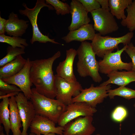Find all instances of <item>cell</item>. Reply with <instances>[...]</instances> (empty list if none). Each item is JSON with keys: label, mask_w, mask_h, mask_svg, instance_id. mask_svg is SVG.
Masks as SVG:
<instances>
[{"label": "cell", "mask_w": 135, "mask_h": 135, "mask_svg": "<svg viewBox=\"0 0 135 135\" xmlns=\"http://www.w3.org/2000/svg\"><path fill=\"white\" fill-rule=\"evenodd\" d=\"M61 55L58 51L47 59L31 61L30 79L40 94L54 99L56 96L55 76L52 68L54 61Z\"/></svg>", "instance_id": "obj_1"}, {"label": "cell", "mask_w": 135, "mask_h": 135, "mask_svg": "<svg viewBox=\"0 0 135 135\" xmlns=\"http://www.w3.org/2000/svg\"><path fill=\"white\" fill-rule=\"evenodd\" d=\"M95 135H101L100 134H97Z\"/></svg>", "instance_id": "obj_39"}, {"label": "cell", "mask_w": 135, "mask_h": 135, "mask_svg": "<svg viewBox=\"0 0 135 135\" xmlns=\"http://www.w3.org/2000/svg\"><path fill=\"white\" fill-rule=\"evenodd\" d=\"M9 108L10 111V121L12 135H21L20 128L22 126L14 96L9 98Z\"/></svg>", "instance_id": "obj_21"}, {"label": "cell", "mask_w": 135, "mask_h": 135, "mask_svg": "<svg viewBox=\"0 0 135 135\" xmlns=\"http://www.w3.org/2000/svg\"><path fill=\"white\" fill-rule=\"evenodd\" d=\"M6 20L2 18L0 16V34H5L6 23Z\"/></svg>", "instance_id": "obj_33"}, {"label": "cell", "mask_w": 135, "mask_h": 135, "mask_svg": "<svg viewBox=\"0 0 135 135\" xmlns=\"http://www.w3.org/2000/svg\"><path fill=\"white\" fill-rule=\"evenodd\" d=\"M76 51L78 59L77 70L79 75L83 78L90 76L94 82H101L102 78L99 74V62L91 43L86 41L81 42Z\"/></svg>", "instance_id": "obj_2"}, {"label": "cell", "mask_w": 135, "mask_h": 135, "mask_svg": "<svg viewBox=\"0 0 135 135\" xmlns=\"http://www.w3.org/2000/svg\"><path fill=\"white\" fill-rule=\"evenodd\" d=\"M108 94L110 99H114L116 96L128 100L135 98V90L124 86H120L113 90L110 89L108 91Z\"/></svg>", "instance_id": "obj_24"}, {"label": "cell", "mask_w": 135, "mask_h": 135, "mask_svg": "<svg viewBox=\"0 0 135 135\" xmlns=\"http://www.w3.org/2000/svg\"><path fill=\"white\" fill-rule=\"evenodd\" d=\"M30 100L34 107L36 115L48 118L55 124L58 123L66 106L59 100L50 98L38 93L35 88L31 89Z\"/></svg>", "instance_id": "obj_3"}, {"label": "cell", "mask_w": 135, "mask_h": 135, "mask_svg": "<svg viewBox=\"0 0 135 135\" xmlns=\"http://www.w3.org/2000/svg\"><path fill=\"white\" fill-rule=\"evenodd\" d=\"M134 35L133 32H130L121 37H113L96 34L91 43L93 50L96 55L103 58L106 54L112 52L116 49H118L119 44L122 43L124 46L130 44Z\"/></svg>", "instance_id": "obj_5"}, {"label": "cell", "mask_w": 135, "mask_h": 135, "mask_svg": "<svg viewBox=\"0 0 135 135\" xmlns=\"http://www.w3.org/2000/svg\"><path fill=\"white\" fill-rule=\"evenodd\" d=\"M31 65V60L28 58L24 66L19 72L11 77L2 79L7 84L18 86L29 100L32 94L31 87L33 85L30 77Z\"/></svg>", "instance_id": "obj_12"}, {"label": "cell", "mask_w": 135, "mask_h": 135, "mask_svg": "<svg viewBox=\"0 0 135 135\" xmlns=\"http://www.w3.org/2000/svg\"><path fill=\"white\" fill-rule=\"evenodd\" d=\"M100 4L102 6V8L110 11L108 0H97Z\"/></svg>", "instance_id": "obj_34"}, {"label": "cell", "mask_w": 135, "mask_h": 135, "mask_svg": "<svg viewBox=\"0 0 135 135\" xmlns=\"http://www.w3.org/2000/svg\"><path fill=\"white\" fill-rule=\"evenodd\" d=\"M74 120L64 127L63 135H91L95 131L92 116H80Z\"/></svg>", "instance_id": "obj_13"}, {"label": "cell", "mask_w": 135, "mask_h": 135, "mask_svg": "<svg viewBox=\"0 0 135 135\" xmlns=\"http://www.w3.org/2000/svg\"><path fill=\"white\" fill-rule=\"evenodd\" d=\"M134 46L132 43L130 42L124 51L132 60V66L131 70L135 72V51L133 48Z\"/></svg>", "instance_id": "obj_32"}, {"label": "cell", "mask_w": 135, "mask_h": 135, "mask_svg": "<svg viewBox=\"0 0 135 135\" xmlns=\"http://www.w3.org/2000/svg\"><path fill=\"white\" fill-rule=\"evenodd\" d=\"M76 55L77 51L74 49L72 48L66 50L65 59L60 62L56 68L57 75L69 82L77 81L73 68L74 60Z\"/></svg>", "instance_id": "obj_16"}, {"label": "cell", "mask_w": 135, "mask_h": 135, "mask_svg": "<svg viewBox=\"0 0 135 135\" xmlns=\"http://www.w3.org/2000/svg\"><path fill=\"white\" fill-rule=\"evenodd\" d=\"M132 2V0H109L110 12L117 19L124 20L126 17L124 10Z\"/></svg>", "instance_id": "obj_22"}, {"label": "cell", "mask_w": 135, "mask_h": 135, "mask_svg": "<svg viewBox=\"0 0 135 135\" xmlns=\"http://www.w3.org/2000/svg\"><path fill=\"white\" fill-rule=\"evenodd\" d=\"M88 13L98 9L100 5L97 0H78Z\"/></svg>", "instance_id": "obj_31"}, {"label": "cell", "mask_w": 135, "mask_h": 135, "mask_svg": "<svg viewBox=\"0 0 135 135\" xmlns=\"http://www.w3.org/2000/svg\"><path fill=\"white\" fill-rule=\"evenodd\" d=\"M107 76L109 78L108 79L100 84L99 86H106L110 84L120 86H125L131 82H135V72L132 70L114 71Z\"/></svg>", "instance_id": "obj_19"}, {"label": "cell", "mask_w": 135, "mask_h": 135, "mask_svg": "<svg viewBox=\"0 0 135 135\" xmlns=\"http://www.w3.org/2000/svg\"><path fill=\"white\" fill-rule=\"evenodd\" d=\"M25 49L8 46L7 48V54L0 60V67L14 60L18 56L25 54Z\"/></svg>", "instance_id": "obj_27"}, {"label": "cell", "mask_w": 135, "mask_h": 135, "mask_svg": "<svg viewBox=\"0 0 135 135\" xmlns=\"http://www.w3.org/2000/svg\"><path fill=\"white\" fill-rule=\"evenodd\" d=\"M0 42L8 44L14 48H25L28 45L25 39L20 37L8 36L5 34H0Z\"/></svg>", "instance_id": "obj_26"}, {"label": "cell", "mask_w": 135, "mask_h": 135, "mask_svg": "<svg viewBox=\"0 0 135 135\" xmlns=\"http://www.w3.org/2000/svg\"><path fill=\"white\" fill-rule=\"evenodd\" d=\"M126 11V17L122 20L121 24L122 26L126 27L130 32H132L135 30V0L127 7Z\"/></svg>", "instance_id": "obj_25"}, {"label": "cell", "mask_w": 135, "mask_h": 135, "mask_svg": "<svg viewBox=\"0 0 135 135\" xmlns=\"http://www.w3.org/2000/svg\"><path fill=\"white\" fill-rule=\"evenodd\" d=\"M133 106L134 107V108H135V102L134 103V104Z\"/></svg>", "instance_id": "obj_37"}, {"label": "cell", "mask_w": 135, "mask_h": 135, "mask_svg": "<svg viewBox=\"0 0 135 135\" xmlns=\"http://www.w3.org/2000/svg\"><path fill=\"white\" fill-rule=\"evenodd\" d=\"M96 34L93 25L88 24L82 26L77 29L70 31L62 39L67 43L74 41L81 42L87 40L92 41Z\"/></svg>", "instance_id": "obj_18"}, {"label": "cell", "mask_w": 135, "mask_h": 135, "mask_svg": "<svg viewBox=\"0 0 135 135\" xmlns=\"http://www.w3.org/2000/svg\"><path fill=\"white\" fill-rule=\"evenodd\" d=\"M97 111L96 108L85 103H72L66 106L65 111L60 116L58 123L59 126L64 127L68 123L78 117L92 116Z\"/></svg>", "instance_id": "obj_10"}, {"label": "cell", "mask_w": 135, "mask_h": 135, "mask_svg": "<svg viewBox=\"0 0 135 135\" xmlns=\"http://www.w3.org/2000/svg\"><path fill=\"white\" fill-rule=\"evenodd\" d=\"M128 112L126 109L122 106L116 107L111 114L112 119L114 121L120 122L123 120L127 116Z\"/></svg>", "instance_id": "obj_30"}, {"label": "cell", "mask_w": 135, "mask_h": 135, "mask_svg": "<svg viewBox=\"0 0 135 135\" xmlns=\"http://www.w3.org/2000/svg\"><path fill=\"white\" fill-rule=\"evenodd\" d=\"M26 61L22 55L0 68V78H10L16 75L23 68Z\"/></svg>", "instance_id": "obj_20"}, {"label": "cell", "mask_w": 135, "mask_h": 135, "mask_svg": "<svg viewBox=\"0 0 135 135\" xmlns=\"http://www.w3.org/2000/svg\"><path fill=\"white\" fill-rule=\"evenodd\" d=\"M70 6L72 21L68 28L70 31L77 29L83 25L89 24L90 20L88 16V13L78 0H72Z\"/></svg>", "instance_id": "obj_15"}, {"label": "cell", "mask_w": 135, "mask_h": 135, "mask_svg": "<svg viewBox=\"0 0 135 135\" xmlns=\"http://www.w3.org/2000/svg\"><path fill=\"white\" fill-rule=\"evenodd\" d=\"M128 45H126L120 50H117L115 52H112L104 55L102 60L98 61L99 72L107 75L114 71L122 70H123L127 71L132 70V62H124L122 60L121 55L126 48Z\"/></svg>", "instance_id": "obj_6"}, {"label": "cell", "mask_w": 135, "mask_h": 135, "mask_svg": "<svg viewBox=\"0 0 135 135\" xmlns=\"http://www.w3.org/2000/svg\"><path fill=\"white\" fill-rule=\"evenodd\" d=\"M55 76L56 99L66 106L72 103V98L78 95L83 89L81 84L77 81H68L57 74Z\"/></svg>", "instance_id": "obj_9"}, {"label": "cell", "mask_w": 135, "mask_h": 135, "mask_svg": "<svg viewBox=\"0 0 135 135\" xmlns=\"http://www.w3.org/2000/svg\"><path fill=\"white\" fill-rule=\"evenodd\" d=\"M56 124L47 118L36 115L30 126V132L36 135H47L50 133L63 135L64 127H56Z\"/></svg>", "instance_id": "obj_14"}, {"label": "cell", "mask_w": 135, "mask_h": 135, "mask_svg": "<svg viewBox=\"0 0 135 135\" xmlns=\"http://www.w3.org/2000/svg\"><path fill=\"white\" fill-rule=\"evenodd\" d=\"M0 103V123L3 125L6 135H9L11 126L10 121V111L8 108L9 98L5 97Z\"/></svg>", "instance_id": "obj_23"}, {"label": "cell", "mask_w": 135, "mask_h": 135, "mask_svg": "<svg viewBox=\"0 0 135 135\" xmlns=\"http://www.w3.org/2000/svg\"><path fill=\"white\" fill-rule=\"evenodd\" d=\"M41 135V134H38V135ZM47 135H56L55 134V133H50V134H47Z\"/></svg>", "instance_id": "obj_36"}, {"label": "cell", "mask_w": 135, "mask_h": 135, "mask_svg": "<svg viewBox=\"0 0 135 135\" xmlns=\"http://www.w3.org/2000/svg\"><path fill=\"white\" fill-rule=\"evenodd\" d=\"M0 96L11 94H14L16 95L22 92L20 89L16 85L13 84L10 85L0 78Z\"/></svg>", "instance_id": "obj_29"}, {"label": "cell", "mask_w": 135, "mask_h": 135, "mask_svg": "<svg viewBox=\"0 0 135 135\" xmlns=\"http://www.w3.org/2000/svg\"><path fill=\"white\" fill-rule=\"evenodd\" d=\"M15 97L23 127L21 135H28V130L36 115L34 107L23 93L20 92Z\"/></svg>", "instance_id": "obj_11"}, {"label": "cell", "mask_w": 135, "mask_h": 135, "mask_svg": "<svg viewBox=\"0 0 135 135\" xmlns=\"http://www.w3.org/2000/svg\"><path fill=\"white\" fill-rule=\"evenodd\" d=\"M111 88L110 84L94 87V84H91L89 88L82 89L78 95L73 98L72 102H84L96 108L97 104L102 103L108 96V91Z\"/></svg>", "instance_id": "obj_8"}, {"label": "cell", "mask_w": 135, "mask_h": 135, "mask_svg": "<svg viewBox=\"0 0 135 135\" xmlns=\"http://www.w3.org/2000/svg\"><path fill=\"white\" fill-rule=\"evenodd\" d=\"M28 22V20L19 19L17 14L12 12L6 23V32L10 36L21 37L26 32Z\"/></svg>", "instance_id": "obj_17"}, {"label": "cell", "mask_w": 135, "mask_h": 135, "mask_svg": "<svg viewBox=\"0 0 135 135\" xmlns=\"http://www.w3.org/2000/svg\"><path fill=\"white\" fill-rule=\"evenodd\" d=\"M94 22V28L102 36L117 31L118 25L110 11L100 8L90 12Z\"/></svg>", "instance_id": "obj_7"}, {"label": "cell", "mask_w": 135, "mask_h": 135, "mask_svg": "<svg viewBox=\"0 0 135 135\" xmlns=\"http://www.w3.org/2000/svg\"><path fill=\"white\" fill-rule=\"evenodd\" d=\"M133 48L134 49V50L135 51V46H133Z\"/></svg>", "instance_id": "obj_38"}, {"label": "cell", "mask_w": 135, "mask_h": 135, "mask_svg": "<svg viewBox=\"0 0 135 135\" xmlns=\"http://www.w3.org/2000/svg\"><path fill=\"white\" fill-rule=\"evenodd\" d=\"M22 6L24 9L20 10L19 12L20 14L28 18L32 26V34L30 40V43L32 44L34 42H38L40 43L50 42L55 44H61L55 41L54 39L50 38L48 35L43 34L40 30L37 24L38 14L41 9L46 7L49 10H53L54 9L53 7L50 5L46 4L44 0H37L35 6L32 8H28L25 3H23Z\"/></svg>", "instance_id": "obj_4"}, {"label": "cell", "mask_w": 135, "mask_h": 135, "mask_svg": "<svg viewBox=\"0 0 135 135\" xmlns=\"http://www.w3.org/2000/svg\"><path fill=\"white\" fill-rule=\"evenodd\" d=\"M47 4L52 6L56 11L57 15L61 14L64 15L70 13V6L66 2H64L59 0H46Z\"/></svg>", "instance_id": "obj_28"}, {"label": "cell", "mask_w": 135, "mask_h": 135, "mask_svg": "<svg viewBox=\"0 0 135 135\" xmlns=\"http://www.w3.org/2000/svg\"><path fill=\"white\" fill-rule=\"evenodd\" d=\"M132 135H135V133H133V134Z\"/></svg>", "instance_id": "obj_40"}, {"label": "cell", "mask_w": 135, "mask_h": 135, "mask_svg": "<svg viewBox=\"0 0 135 135\" xmlns=\"http://www.w3.org/2000/svg\"><path fill=\"white\" fill-rule=\"evenodd\" d=\"M3 127L0 124V135H5L4 134L3 131ZM29 135H36L34 133H31Z\"/></svg>", "instance_id": "obj_35"}]
</instances>
